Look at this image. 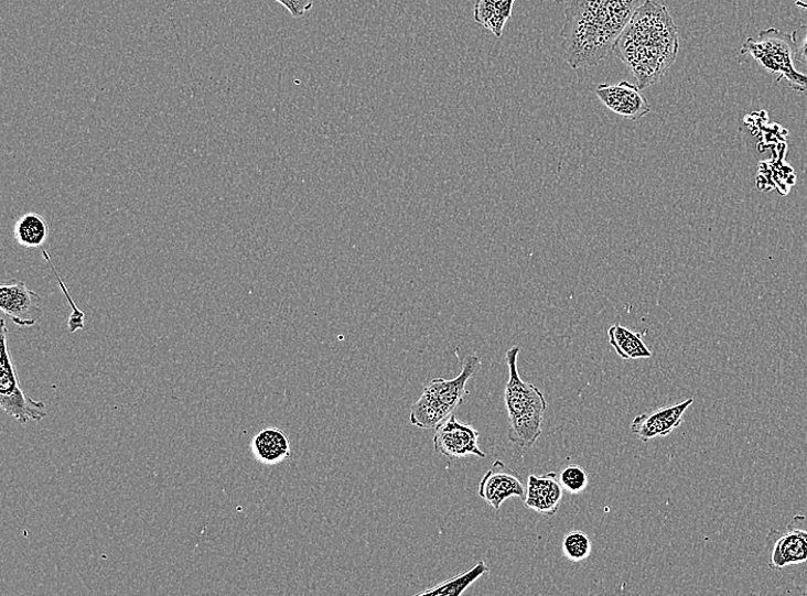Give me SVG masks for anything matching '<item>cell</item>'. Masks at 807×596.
I'll return each instance as SVG.
<instances>
[{
	"mask_svg": "<svg viewBox=\"0 0 807 596\" xmlns=\"http://www.w3.org/2000/svg\"><path fill=\"white\" fill-rule=\"evenodd\" d=\"M520 347L507 350L505 359L508 367V381L505 388V407L508 415V440L521 447H531L541 435L547 410L544 393L531 383L524 381L517 370Z\"/></svg>",
	"mask_w": 807,
	"mask_h": 596,
	"instance_id": "3957f363",
	"label": "cell"
},
{
	"mask_svg": "<svg viewBox=\"0 0 807 596\" xmlns=\"http://www.w3.org/2000/svg\"><path fill=\"white\" fill-rule=\"evenodd\" d=\"M250 447L256 460L263 465L275 466L292 458L291 441L278 429L259 432Z\"/></svg>",
	"mask_w": 807,
	"mask_h": 596,
	"instance_id": "5bb4252c",
	"label": "cell"
},
{
	"mask_svg": "<svg viewBox=\"0 0 807 596\" xmlns=\"http://www.w3.org/2000/svg\"><path fill=\"white\" fill-rule=\"evenodd\" d=\"M434 447L442 456L451 459H464L475 456L481 459L486 454L480 448V433L471 424L459 421L451 415L435 430Z\"/></svg>",
	"mask_w": 807,
	"mask_h": 596,
	"instance_id": "52a82bcc",
	"label": "cell"
},
{
	"mask_svg": "<svg viewBox=\"0 0 807 596\" xmlns=\"http://www.w3.org/2000/svg\"><path fill=\"white\" fill-rule=\"evenodd\" d=\"M639 0H569L561 32L564 59L572 69L599 66L611 53Z\"/></svg>",
	"mask_w": 807,
	"mask_h": 596,
	"instance_id": "6da1fadb",
	"label": "cell"
},
{
	"mask_svg": "<svg viewBox=\"0 0 807 596\" xmlns=\"http://www.w3.org/2000/svg\"><path fill=\"white\" fill-rule=\"evenodd\" d=\"M0 310L21 328L35 326L43 316L42 297L23 281L0 285Z\"/></svg>",
	"mask_w": 807,
	"mask_h": 596,
	"instance_id": "ba28073f",
	"label": "cell"
},
{
	"mask_svg": "<svg viewBox=\"0 0 807 596\" xmlns=\"http://www.w3.org/2000/svg\"><path fill=\"white\" fill-rule=\"evenodd\" d=\"M515 0H476L474 19L485 30L502 39L504 28L512 17Z\"/></svg>",
	"mask_w": 807,
	"mask_h": 596,
	"instance_id": "9a60e30c",
	"label": "cell"
},
{
	"mask_svg": "<svg viewBox=\"0 0 807 596\" xmlns=\"http://www.w3.org/2000/svg\"><path fill=\"white\" fill-rule=\"evenodd\" d=\"M294 18H301L313 8V0H277Z\"/></svg>",
	"mask_w": 807,
	"mask_h": 596,
	"instance_id": "603a6c76",
	"label": "cell"
},
{
	"mask_svg": "<svg viewBox=\"0 0 807 596\" xmlns=\"http://www.w3.org/2000/svg\"><path fill=\"white\" fill-rule=\"evenodd\" d=\"M805 594L807 595V584H806V587H805Z\"/></svg>",
	"mask_w": 807,
	"mask_h": 596,
	"instance_id": "d4e9b609",
	"label": "cell"
},
{
	"mask_svg": "<svg viewBox=\"0 0 807 596\" xmlns=\"http://www.w3.org/2000/svg\"><path fill=\"white\" fill-rule=\"evenodd\" d=\"M593 550L591 538L583 531H571L563 538L562 551L571 562L587 560Z\"/></svg>",
	"mask_w": 807,
	"mask_h": 596,
	"instance_id": "d6986e66",
	"label": "cell"
},
{
	"mask_svg": "<svg viewBox=\"0 0 807 596\" xmlns=\"http://www.w3.org/2000/svg\"><path fill=\"white\" fill-rule=\"evenodd\" d=\"M777 538L773 539V549L770 557V566L774 571H782L788 565H796L807 562V531L788 525L784 533L775 531Z\"/></svg>",
	"mask_w": 807,
	"mask_h": 596,
	"instance_id": "4fadbf2b",
	"label": "cell"
},
{
	"mask_svg": "<svg viewBox=\"0 0 807 596\" xmlns=\"http://www.w3.org/2000/svg\"><path fill=\"white\" fill-rule=\"evenodd\" d=\"M0 340H2V355H0V407L9 415L21 423L29 420L40 422L46 415V407L24 393L20 386L17 368L8 345V326L4 319L0 321Z\"/></svg>",
	"mask_w": 807,
	"mask_h": 596,
	"instance_id": "8992f818",
	"label": "cell"
},
{
	"mask_svg": "<svg viewBox=\"0 0 807 596\" xmlns=\"http://www.w3.org/2000/svg\"><path fill=\"white\" fill-rule=\"evenodd\" d=\"M693 403L695 399H689L676 405L641 414L633 419L630 430L644 443L666 437L680 427L684 414Z\"/></svg>",
	"mask_w": 807,
	"mask_h": 596,
	"instance_id": "8fae6325",
	"label": "cell"
},
{
	"mask_svg": "<svg viewBox=\"0 0 807 596\" xmlns=\"http://www.w3.org/2000/svg\"><path fill=\"white\" fill-rule=\"evenodd\" d=\"M49 225L36 213H29L20 217L14 226L17 242L24 248L42 247L49 238Z\"/></svg>",
	"mask_w": 807,
	"mask_h": 596,
	"instance_id": "e0dca14e",
	"label": "cell"
},
{
	"mask_svg": "<svg viewBox=\"0 0 807 596\" xmlns=\"http://www.w3.org/2000/svg\"><path fill=\"white\" fill-rule=\"evenodd\" d=\"M553 2H557V3H564V2H569V0H553Z\"/></svg>",
	"mask_w": 807,
	"mask_h": 596,
	"instance_id": "cb8c5ba5",
	"label": "cell"
},
{
	"mask_svg": "<svg viewBox=\"0 0 807 596\" xmlns=\"http://www.w3.org/2000/svg\"><path fill=\"white\" fill-rule=\"evenodd\" d=\"M489 572L488 566L484 561L477 562L472 570L469 572L458 575L449 581H445L435 587L423 590L418 595H443V596H459L464 594L476 581Z\"/></svg>",
	"mask_w": 807,
	"mask_h": 596,
	"instance_id": "ac0fdd59",
	"label": "cell"
},
{
	"mask_svg": "<svg viewBox=\"0 0 807 596\" xmlns=\"http://www.w3.org/2000/svg\"><path fill=\"white\" fill-rule=\"evenodd\" d=\"M678 51V28L668 8L646 0L625 26L614 53L643 91L667 74Z\"/></svg>",
	"mask_w": 807,
	"mask_h": 596,
	"instance_id": "7a4b0ae2",
	"label": "cell"
},
{
	"mask_svg": "<svg viewBox=\"0 0 807 596\" xmlns=\"http://www.w3.org/2000/svg\"><path fill=\"white\" fill-rule=\"evenodd\" d=\"M796 44V61L807 64V23L793 33Z\"/></svg>",
	"mask_w": 807,
	"mask_h": 596,
	"instance_id": "7402d4cb",
	"label": "cell"
},
{
	"mask_svg": "<svg viewBox=\"0 0 807 596\" xmlns=\"http://www.w3.org/2000/svg\"><path fill=\"white\" fill-rule=\"evenodd\" d=\"M610 344L622 359L650 358L653 353L639 333L616 324L609 329Z\"/></svg>",
	"mask_w": 807,
	"mask_h": 596,
	"instance_id": "2e32d148",
	"label": "cell"
},
{
	"mask_svg": "<svg viewBox=\"0 0 807 596\" xmlns=\"http://www.w3.org/2000/svg\"><path fill=\"white\" fill-rule=\"evenodd\" d=\"M740 54H751L765 71L776 74V83L786 78L794 91L800 94L807 91V75L795 68L796 44L793 34L768 28L758 34L757 40L747 39Z\"/></svg>",
	"mask_w": 807,
	"mask_h": 596,
	"instance_id": "5b68a950",
	"label": "cell"
},
{
	"mask_svg": "<svg viewBox=\"0 0 807 596\" xmlns=\"http://www.w3.org/2000/svg\"><path fill=\"white\" fill-rule=\"evenodd\" d=\"M42 253H43V257H44L45 261H47V263L50 264L51 269L53 270L54 275H55L57 282H60V286H61L63 293L65 294V296L67 297V300L69 302V305L72 306V315H71L69 321H68V329H69L71 333H76L78 329H82L85 326V315H84V312H82L77 307L76 303L74 302L73 297L71 296V293L68 291V288L66 286V283L61 278L60 273H57V271L55 270V267L53 266V263H52V261L50 259L49 252L43 249L42 250Z\"/></svg>",
	"mask_w": 807,
	"mask_h": 596,
	"instance_id": "44dd1931",
	"label": "cell"
},
{
	"mask_svg": "<svg viewBox=\"0 0 807 596\" xmlns=\"http://www.w3.org/2000/svg\"><path fill=\"white\" fill-rule=\"evenodd\" d=\"M276 2H277V0H276Z\"/></svg>",
	"mask_w": 807,
	"mask_h": 596,
	"instance_id": "484cf974",
	"label": "cell"
},
{
	"mask_svg": "<svg viewBox=\"0 0 807 596\" xmlns=\"http://www.w3.org/2000/svg\"><path fill=\"white\" fill-rule=\"evenodd\" d=\"M563 498V488L556 473L541 476L530 475L525 498L527 508L541 516L558 513Z\"/></svg>",
	"mask_w": 807,
	"mask_h": 596,
	"instance_id": "7c38bea8",
	"label": "cell"
},
{
	"mask_svg": "<svg viewBox=\"0 0 807 596\" xmlns=\"http://www.w3.org/2000/svg\"><path fill=\"white\" fill-rule=\"evenodd\" d=\"M482 360L469 355L463 370L453 380L437 378L423 387L420 399L412 405L410 421L424 431L437 430L439 425L464 402L469 381L481 370Z\"/></svg>",
	"mask_w": 807,
	"mask_h": 596,
	"instance_id": "277c9868",
	"label": "cell"
},
{
	"mask_svg": "<svg viewBox=\"0 0 807 596\" xmlns=\"http://www.w3.org/2000/svg\"><path fill=\"white\" fill-rule=\"evenodd\" d=\"M526 487L520 474L496 460L480 481L478 496L489 506L499 510L510 498H526Z\"/></svg>",
	"mask_w": 807,
	"mask_h": 596,
	"instance_id": "30bf717a",
	"label": "cell"
},
{
	"mask_svg": "<svg viewBox=\"0 0 807 596\" xmlns=\"http://www.w3.org/2000/svg\"><path fill=\"white\" fill-rule=\"evenodd\" d=\"M559 480L563 490L573 496L584 492L589 486V475L579 465L566 466L560 473Z\"/></svg>",
	"mask_w": 807,
	"mask_h": 596,
	"instance_id": "ffe728a7",
	"label": "cell"
},
{
	"mask_svg": "<svg viewBox=\"0 0 807 596\" xmlns=\"http://www.w3.org/2000/svg\"><path fill=\"white\" fill-rule=\"evenodd\" d=\"M595 95L605 107L626 120L639 121L652 110L638 85L626 80L616 85L600 84Z\"/></svg>",
	"mask_w": 807,
	"mask_h": 596,
	"instance_id": "9c48e42d",
	"label": "cell"
}]
</instances>
